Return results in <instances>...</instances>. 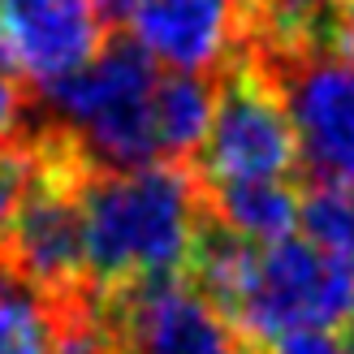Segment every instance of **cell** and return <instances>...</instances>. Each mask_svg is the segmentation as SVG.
<instances>
[{
    "label": "cell",
    "instance_id": "6da1fadb",
    "mask_svg": "<svg viewBox=\"0 0 354 354\" xmlns=\"http://www.w3.org/2000/svg\"><path fill=\"white\" fill-rule=\"evenodd\" d=\"M203 216L199 173L186 165L91 169L82 177V255L91 290L186 272Z\"/></svg>",
    "mask_w": 354,
    "mask_h": 354
},
{
    "label": "cell",
    "instance_id": "7a4b0ae2",
    "mask_svg": "<svg viewBox=\"0 0 354 354\" xmlns=\"http://www.w3.org/2000/svg\"><path fill=\"white\" fill-rule=\"evenodd\" d=\"M156 82V61L134 39H109L78 74L39 86L44 126L61 130L91 169L151 165L160 160Z\"/></svg>",
    "mask_w": 354,
    "mask_h": 354
},
{
    "label": "cell",
    "instance_id": "3957f363",
    "mask_svg": "<svg viewBox=\"0 0 354 354\" xmlns=\"http://www.w3.org/2000/svg\"><path fill=\"white\" fill-rule=\"evenodd\" d=\"M225 315L251 346L303 328L337 333L354 320V259L294 238L255 246L246 281Z\"/></svg>",
    "mask_w": 354,
    "mask_h": 354
},
{
    "label": "cell",
    "instance_id": "277c9868",
    "mask_svg": "<svg viewBox=\"0 0 354 354\" xmlns=\"http://www.w3.org/2000/svg\"><path fill=\"white\" fill-rule=\"evenodd\" d=\"M298 165V138L286 95L251 48L221 69L212 126L199 147V182H259Z\"/></svg>",
    "mask_w": 354,
    "mask_h": 354
},
{
    "label": "cell",
    "instance_id": "5b68a950",
    "mask_svg": "<svg viewBox=\"0 0 354 354\" xmlns=\"http://www.w3.org/2000/svg\"><path fill=\"white\" fill-rule=\"evenodd\" d=\"M91 294L121 354H255L190 277H143Z\"/></svg>",
    "mask_w": 354,
    "mask_h": 354
},
{
    "label": "cell",
    "instance_id": "8992f818",
    "mask_svg": "<svg viewBox=\"0 0 354 354\" xmlns=\"http://www.w3.org/2000/svg\"><path fill=\"white\" fill-rule=\"evenodd\" d=\"M255 52V48H251ZM255 57L272 69L294 121L298 156H307L320 182H342L354 190V61L337 57Z\"/></svg>",
    "mask_w": 354,
    "mask_h": 354
},
{
    "label": "cell",
    "instance_id": "52a82bcc",
    "mask_svg": "<svg viewBox=\"0 0 354 354\" xmlns=\"http://www.w3.org/2000/svg\"><path fill=\"white\" fill-rule=\"evenodd\" d=\"M0 44L17 74L52 86L95 61L109 44V22L95 0H0Z\"/></svg>",
    "mask_w": 354,
    "mask_h": 354
},
{
    "label": "cell",
    "instance_id": "ba28073f",
    "mask_svg": "<svg viewBox=\"0 0 354 354\" xmlns=\"http://www.w3.org/2000/svg\"><path fill=\"white\" fill-rule=\"evenodd\" d=\"M126 26L151 61L177 74L225 69L246 48L242 0H138Z\"/></svg>",
    "mask_w": 354,
    "mask_h": 354
},
{
    "label": "cell",
    "instance_id": "9c48e42d",
    "mask_svg": "<svg viewBox=\"0 0 354 354\" xmlns=\"http://www.w3.org/2000/svg\"><path fill=\"white\" fill-rule=\"evenodd\" d=\"M207 216L234 229L246 242H281L294 234L298 212H303V194L286 186L281 177H259V182H199Z\"/></svg>",
    "mask_w": 354,
    "mask_h": 354
},
{
    "label": "cell",
    "instance_id": "30bf717a",
    "mask_svg": "<svg viewBox=\"0 0 354 354\" xmlns=\"http://www.w3.org/2000/svg\"><path fill=\"white\" fill-rule=\"evenodd\" d=\"M216 109V86L203 74H160L156 82V143L160 156L186 160L203 147V134Z\"/></svg>",
    "mask_w": 354,
    "mask_h": 354
},
{
    "label": "cell",
    "instance_id": "8fae6325",
    "mask_svg": "<svg viewBox=\"0 0 354 354\" xmlns=\"http://www.w3.org/2000/svg\"><path fill=\"white\" fill-rule=\"evenodd\" d=\"M298 225L307 229V238L333 255L354 259V190L342 182H315L303 194V212Z\"/></svg>",
    "mask_w": 354,
    "mask_h": 354
},
{
    "label": "cell",
    "instance_id": "7c38bea8",
    "mask_svg": "<svg viewBox=\"0 0 354 354\" xmlns=\"http://www.w3.org/2000/svg\"><path fill=\"white\" fill-rule=\"evenodd\" d=\"M48 307H52V350L48 354H121L95 307L91 286L69 298H57Z\"/></svg>",
    "mask_w": 354,
    "mask_h": 354
},
{
    "label": "cell",
    "instance_id": "4fadbf2b",
    "mask_svg": "<svg viewBox=\"0 0 354 354\" xmlns=\"http://www.w3.org/2000/svg\"><path fill=\"white\" fill-rule=\"evenodd\" d=\"M52 350V307L26 286L0 290V354H48Z\"/></svg>",
    "mask_w": 354,
    "mask_h": 354
},
{
    "label": "cell",
    "instance_id": "5bb4252c",
    "mask_svg": "<svg viewBox=\"0 0 354 354\" xmlns=\"http://www.w3.org/2000/svg\"><path fill=\"white\" fill-rule=\"evenodd\" d=\"M298 52L354 61V0H320V9L311 13V22L303 30ZM286 57H290V52H286Z\"/></svg>",
    "mask_w": 354,
    "mask_h": 354
},
{
    "label": "cell",
    "instance_id": "9a60e30c",
    "mask_svg": "<svg viewBox=\"0 0 354 354\" xmlns=\"http://www.w3.org/2000/svg\"><path fill=\"white\" fill-rule=\"evenodd\" d=\"M30 165H35V151H30L26 130L0 138V238H5V229L13 221V207H17V199H22V190H26Z\"/></svg>",
    "mask_w": 354,
    "mask_h": 354
},
{
    "label": "cell",
    "instance_id": "2e32d148",
    "mask_svg": "<svg viewBox=\"0 0 354 354\" xmlns=\"http://www.w3.org/2000/svg\"><path fill=\"white\" fill-rule=\"evenodd\" d=\"M22 117H26V91H22V78H17V65L0 44V138L22 134Z\"/></svg>",
    "mask_w": 354,
    "mask_h": 354
},
{
    "label": "cell",
    "instance_id": "e0dca14e",
    "mask_svg": "<svg viewBox=\"0 0 354 354\" xmlns=\"http://www.w3.org/2000/svg\"><path fill=\"white\" fill-rule=\"evenodd\" d=\"M138 0H95V9L104 13V22H126V17L134 13Z\"/></svg>",
    "mask_w": 354,
    "mask_h": 354
}]
</instances>
